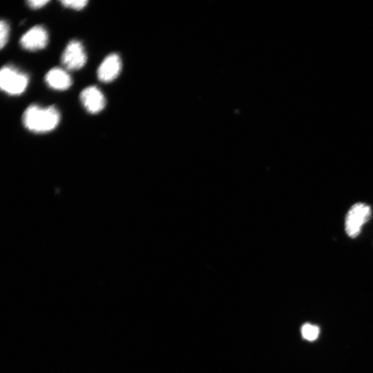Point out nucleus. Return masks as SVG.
Masks as SVG:
<instances>
[{"label": "nucleus", "instance_id": "f03ea898", "mask_svg": "<svg viewBox=\"0 0 373 373\" xmlns=\"http://www.w3.org/2000/svg\"><path fill=\"white\" fill-rule=\"evenodd\" d=\"M29 82L28 75L12 65L3 67L0 71V87L11 96L22 95Z\"/></svg>", "mask_w": 373, "mask_h": 373}, {"label": "nucleus", "instance_id": "6e6552de", "mask_svg": "<svg viewBox=\"0 0 373 373\" xmlns=\"http://www.w3.org/2000/svg\"><path fill=\"white\" fill-rule=\"evenodd\" d=\"M45 82L50 88L57 91L67 90L73 84L70 75L58 67L53 68L46 74Z\"/></svg>", "mask_w": 373, "mask_h": 373}, {"label": "nucleus", "instance_id": "9d476101", "mask_svg": "<svg viewBox=\"0 0 373 373\" xmlns=\"http://www.w3.org/2000/svg\"><path fill=\"white\" fill-rule=\"evenodd\" d=\"M10 26L8 22H0V47L3 49L8 43L10 37Z\"/></svg>", "mask_w": 373, "mask_h": 373}, {"label": "nucleus", "instance_id": "1a4fd4ad", "mask_svg": "<svg viewBox=\"0 0 373 373\" xmlns=\"http://www.w3.org/2000/svg\"><path fill=\"white\" fill-rule=\"evenodd\" d=\"M302 334L305 339L313 341L318 338L320 328L316 326L306 324L302 327Z\"/></svg>", "mask_w": 373, "mask_h": 373}, {"label": "nucleus", "instance_id": "20e7f679", "mask_svg": "<svg viewBox=\"0 0 373 373\" xmlns=\"http://www.w3.org/2000/svg\"><path fill=\"white\" fill-rule=\"evenodd\" d=\"M61 61L69 71H77L84 67L87 56L82 44L75 40L70 41L62 53Z\"/></svg>", "mask_w": 373, "mask_h": 373}, {"label": "nucleus", "instance_id": "0eeeda50", "mask_svg": "<svg viewBox=\"0 0 373 373\" xmlns=\"http://www.w3.org/2000/svg\"><path fill=\"white\" fill-rule=\"evenodd\" d=\"M122 70V60L117 53L108 56L99 66L97 71L99 80L104 83H109L116 80Z\"/></svg>", "mask_w": 373, "mask_h": 373}, {"label": "nucleus", "instance_id": "7ed1b4c3", "mask_svg": "<svg viewBox=\"0 0 373 373\" xmlns=\"http://www.w3.org/2000/svg\"><path fill=\"white\" fill-rule=\"evenodd\" d=\"M372 217L371 208L363 203L353 205L348 212L345 219V230L347 235L354 239L357 237L363 226Z\"/></svg>", "mask_w": 373, "mask_h": 373}, {"label": "nucleus", "instance_id": "39448f33", "mask_svg": "<svg viewBox=\"0 0 373 373\" xmlns=\"http://www.w3.org/2000/svg\"><path fill=\"white\" fill-rule=\"evenodd\" d=\"M80 99L84 109L91 115L100 113L106 106L104 93L96 86H90L82 90Z\"/></svg>", "mask_w": 373, "mask_h": 373}, {"label": "nucleus", "instance_id": "f8f14e48", "mask_svg": "<svg viewBox=\"0 0 373 373\" xmlns=\"http://www.w3.org/2000/svg\"><path fill=\"white\" fill-rule=\"evenodd\" d=\"M49 3V0H30L27 3L31 9L38 10L44 8Z\"/></svg>", "mask_w": 373, "mask_h": 373}, {"label": "nucleus", "instance_id": "9b49d317", "mask_svg": "<svg viewBox=\"0 0 373 373\" xmlns=\"http://www.w3.org/2000/svg\"><path fill=\"white\" fill-rule=\"evenodd\" d=\"M62 6L66 8H69L75 11L83 10L88 5L87 0H77V1H71V0H62L60 2Z\"/></svg>", "mask_w": 373, "mask_h": 373}, {"label": "nucleus", "instance_id": "f257e3e1", "mask_svg": "<svg viewBox=\"0 0 373 373\" xmlns=\"http://www.w3.org/2000/svg\"><path fill=\"white\" fill-rule=\"evenodd\" d=\"M60 121V114L55 106L43 108L37 105H32L25 111L23 116L25 128L37 134L54 130Z\"/></svg>", "mask_w": 373, "mask_h": 373}, {"label": "nucleus", "instance_id": "423d86ee", "mask_svg": "<svg viewBox=\"0 0 373 373\" xmlns=\"http://www.w3.org/2000/svg\"><path fill=\"white\" fill-rule=\"evenodd\" d=\"M49 43V34L47 29L41 25L30 29L21 38V47L30 51L44 49Z\"/></svg>", "mask_w": 373, "mask_h": 373}]
</instances>
